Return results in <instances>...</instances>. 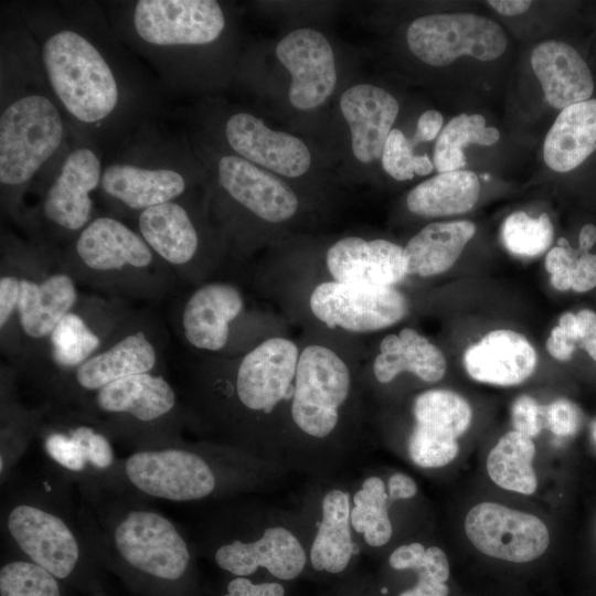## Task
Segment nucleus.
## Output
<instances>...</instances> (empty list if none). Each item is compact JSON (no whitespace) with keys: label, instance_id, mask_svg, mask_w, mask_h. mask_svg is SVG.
<instances>
[{"label":"nucleus","instance_id":"obj_13","mask_svg":"<svg viewBox=\"0 0 596 596\" xmlns=\"http://www.w3.org/2000/svg\"><path fill=\"white\" fill-rule=\"evenodd\" d=\"M124 472L143 494L169 501L200 500L216 488V477L205 459L183 448L137 450L125 460Z\"/></svg>","mask_w":596,"mask_h":596},{"label":"nucleus","instance_id":"obj_54","mask_svg":"<svg viewBox=\"0 0 596 596\" xmlns=\"http://www.w3.org/2000/svg\"><path fill=\"white\" fill-rule=\"evenodd\" d=\"M487 3L500 14L508 17L525 12L532 4L528 0H490Z\"/></svg>","mask_w":596,"mask_h":596},{"label":"nucleus","instance_id":"obj_28","mask_svg":"<svg viewBox=\"0 0 596 596\" xmlns=\"http://www.w3.org/2000/svg\"><path fill=\"white\" fill-rule=\"evenodd\" d=\"M339 104L350 127L354 157L363 163L381 158L398 114L396 98L375 85L358 84L344 91Z\"/></svg>","mask_w":596,"mask_h":596},{"label":"nucleus","instance_id":"obj_5","mask_svg":"<svg viewBox=\"0 0 596 596\" xmlns=\"http://www.w3.org/2000/svg\"><path fill=\"white\" fill-rule=\"evenodd\" d=\"M3 259L20 278L18 320L23 348L45 345L50 334L78 302L76 280L64 267L43 251H11Z\"/></svg>","mask_w":596,"mask_h":596},{"label":"nucleus","instance_id":"obj_12","mask_svg":"<svg viewBox=\"0 0 596 596\" xmlns=\"http://www.w3.org/2000/svg\"><path fill=\"white\" fill-rule=\"evenodd\" d=\"M103 163L96 149L78 145L60 161L40 200V219L71 242L94 219L92 193L100 188Z\"/></svg>","mask_w":596,"mask_h":596},{"label":"nucleus","instance_id":"obj_11","mask_svg":"<svg viewBox=\"0 0 596 596\" xmlns=\"http://www.w3.org/2000/svg\"><path fill=\"white\" fill-rule=\"evenodd\" d=\"M300 345L283 336H272L249 350L228 359L233 393L247 412L270 414L283 402H290Z\"/></svg>","mask_w":596,"mask_h":596},{"label":"nucleus","instance_id":"obj_17","mask_svg":"<svg viewBox=\"0 0 596 596\" xmlns=\"http://www.w3.org/2000/svg\"><path fill=\"white\" fill-rule=\"evenodd\" d=\"M127 321L120 300L79 297L44 347L51 362L66 375L108 345Z\"/></svg>","mask_w":596,"mask_h":596},{"label":"nucleus","instance_id":"obj_43","mask_svg":"<svg viewBox=\"0 0 596 596\" xmlns=\"http://www.w3.org/2000/svg\"><path fill=\"white\" fill-rule=\"evenodd\" d=\"M557 243L558 246L547 252L544 266L551 274L552 286L560 291H566L572 288L573 267L583 253L572 248L565 238H558Z\"/></svg>","mask_w":596,"mask_h":596},{"label":"nucleus","instance_id":"obj_25","mask_svg":"<svg viewBox=\"0 0 596 596\" xmlns=\"http://www.w3.org/2000/svg\"><path fill=\"white\" fill-rule=\"evenodd\" d=\"M181 199L162 203L137 215V231L172 270L183 276L193 273L199 259L201 235L190 210Z\"/></svg>","mask_w":596,"mask_h":596},{"label":"nucleus","instance_id":"obj_26","mask_svg":"<svg viewBox=\"0 0 596 596\" xmlns=\"http://www.w3.org/2000/svg\"><path fill=\"white\" fill-rule=\"evenodd\" d=\"M462 362L466 372L475 381L513 386L532 375L538 364V354L522 333L497 329L468 347Z\"/></svg>","mask_w":596,"mask_h":596},{"label":"nucleus","instance_id":"obj_46","mask_svg":"<svg viewBox=\"0 0 596 596\" xmlns=\"http://www.w3.org/2000/svg\"><path fill=\"white\" fill-rule=\"evenodd\" d=\"M596 287V254L583 253L576 259L572 272V288L586 292Z\"/></svg>","mask_w":596,"mask_h":596},{"label":"nucleus","instance_id":"obj_35","mask_svg":"<svg viewBox=\"0 0 596 596\" xmlns=\"http://www.w3.org/2000/svg\"><path fill=\"white\" fill-rule=\"evenodd\" d=\"M44 449L56 465L72 472H83L88 468L103 471L109 469L115 460L107 436L86 424L49 432Z\"/></svg>","mask_w":596,"mask_h":596},{"label":"nucleus","instance_id":"obj_3","mask_svg":"<svg viewBox=\"0 0 596 596\" xmlns=\"http://www.w3.org/2000/svg\"><path fill=\"white\" fill-rule=\"evenodd\" d=\"M68 125L47 84L22 85L2 94L1 198L13 216L32 181L61 151Z\"/></svg>","mask_w":596,"mask_h":596},{"label":"nucleus","instance_id":"obj_44","mask_svg":"<svg viewBox=\"0 0 596 596\" xmlns=\"http://www.w3.org/2000/svg\"><path fill=\"white\" fill-rule=\"evenodd\" d=\"M514 430L532 438L545 427V406L529 395L519 396L511 407Z\"/></svg>","mask_w":596,"mask_h":596},{"label":"nucleus","instance_id":"obj_30","mask_svg":"<svg viewBox=\"0 0 596 596\" xmlns=\"http://www.w3.org/2000/svg\"><path fill=\"white\" fill-rule=\"evenodd\" d=\"M446 369L441 350L413 328L383 337L372 364L375 379L383 384L404 372L426 383H436L444 377Z\"/></svg>","mask_w":596,"mask_h":596},{"label":"nucleus","instance_id":"obj_57","mask_svg":"<svg viewBox=\"0 0 596 596\" xmlns=\"http://www.w3.org/2000/svg\"><path fill=\"white\" fill-rule=\"evenodd\" d=\"M588 355L596 361V338L582 343Z\"/></svg>","mask_w":596,"mask_h":596},{"label":"nucleus","instance_id":"obj_10","mask_svg":"<svg viewBox=\"0 0 596 596\" xmlns=\"http://www.w3.org/2000/svg\"><path fill=\"white\" fill-rule=\"evenodd\" d=\"M308 307L319 322L350 333H369L402 321L408 313L407 297L396 287L359 286L332 279L318 283Z\"/></svg>","mask_w":596,"mask_h":596},{"label":"nucleus","instance_id":"obj_45","mask_svg":"<svg viewBox=\"0 0 596 596\" xmlns=\"http://www.w3.org/2000/svg\"><path fill=\"white\" fill-rule=\"evenodd\" d=\"M581 424V412L568 400L560 398L545 406V427L556 436L575 434Z\"/></svg>","mask_w":596,"mask_h":596},{"label":"nucleus","instance_id":"obj_14","mask_svg":"<svg viewBox=\"0 0 596 596\" xmlns=\"http://www.w3.org/2000/svg\"><path fill=\"white\" fill-rule=\"evenodd\" d=\"M6 528L26 560L57 579H66L77 568L82 545L74 530L56 512L38 503L19 502L9 509Z\"/></svg>","mask_w":596,"mask_h":596},{"label":"nucleus","instance_id":"obj_20","mask_svg":"<svg viewBox=\"0 0 596 596\" xmlns=\"http://www.w3.org/2000/svg\"><path fill=\"white\" fill-rule=\"evenodd\" d=\"M216 181L235 204L268 223L288 221L299 206L285 181L237 155L220 158Z\"/></svg>","mask_w":596,"mask_h":596},{"label":"nucleus","instance_id":"obj_42","mask_svg":"<svg viewBox=\"0 0 596 596\" xmlns=\"http://www.w3.org/2000/svg\"><path fill=\"white\" fill-rule=\"evenodd\" d=\"M413 148L405 135L400 129L393 128L387 136L381 157L385 172L397 181L411 180L414 174L430 173L434 163L426 155H414Z\"/></svg>","mask_w":596,"mask_h":596},{"label":"nucleus","instance_id":"obj_47","mask_svg":"<svg viewBox=\"0 0 596 596\" xmlns=\"http://www.w3.org/2000/svg\"><path fill=\"white\" fill-rule=\"evenodd\" d=\"M285 589L278 583L254 584L246 577L232 579L224 596H284Z\"/></svg>","mask_w":596,"mask_h":596},{"label":"nucleus","instance_id":"obj_50","mask_svg":"<svg viewBox=\"0 0 596 596\" xmlns=\"http://www.w3.org/2000/svg\"><path fill=\"white\" fill-rule=\"evenodd\" d=\"M426 549L421 543L402 545L393 551L390 565L395 570H415L422 561Z\"/></svg>","mask_w":596,"mask_h":596},{"label":"nucleus","instance_id":"obj_23","mask_svg":"<svg viewBox=\"0 0 596 596\" xmlns=\"http://www.w3.org/2000/svg\"><path fill=\"white\" fill-rule=\"evenodd\" d=\"M224 135L237 156L288 178L305 174L311 164V155L298 137L267 127L249 113H235L228 117Z\"/></svg>","mask_w":596,"mask_h":596},{"label":"nucleus","instance_id":"obj_37","mask_svg":"<svg viewBox=\"0 0 596 596\" xmlns=\"http://www.w3.org/2000/svg\"><path fill=\"white\" fill-rule=\"evenodd\" d=\"M500 138L494 127H487L479 114H460L441 129L434 148V167L441 172L461 170L467 159L464 148L470 143L492 146Z\"/></svg>","mask_w":596,"mask_h":596},{"label":"nucleus","instance_id":"obj_48","mask_svg":"<svg viewBox=\"0 0 596 596\" xmlns=\"http://www.w3.org/2000/svg\"><path fill=\"white\" fill-rule=\"evenodd\" d=\"M443 115L435 109L424 111L416 125V131L412 138L413 147L419 142H428L438 137L443 128Z\"/></svg>","mask_w":596,"mask_h":596},{"label":"nucleus","instance_id":"obj_29","mask_svg":"<svg viewBox=\"0 0 596 596\" xmlns=\"http://www.w3.org/2000/svg\"><path fill=\"white\" fill-rule=\"evenodd\" d=\"M531 66L553 108L563 110L593 94L594 81L587 63L565 42L549 40L535 45Z\"/></svg>","mask_w":596,"mask_h":596},{"label":"nucleus","instance_id":"obj_4","mask_svg":"<svg viewBox=\"0 0 596 596\" xmlns=\"http://www.w3.org/2000/svg\"><path fill=\"white\" fill-rule=\"evenodd\" d=\"M348 361L323 341L300 347L289 412L295 426L307 436L326 438L337 428L352 387Z\"/></svg>","mask_w":596,"mask_h":596},{"label":"nucleus","instance_id":"obj_19","mask_svg":"<svg viewBox=\"0 0 596 596\" xmlns=\"http://www.w3.org/2000/svg\"><path fill=\"white\" fill-rule=\"evenodd\" d=\"M158 361L150 329L128 320L108 345L65 376L73 392L93 394L123 377L155 372Z\"/></svg>","mask_w":596,"mask_h":596},{"label":"nucleus","instance_id":"obj_52","mask_svg":"<svg viewBox=\"0 0 596 596\" xmlns=\"http://www.w3.org/2000/svg\"><path fill=\"white\" fill-rule=\"evenodd\" d=\"M387 489L389 499L398 500L414 497L417 491V486L411 477L404 473H394L389 479Z\"/></svg>","mask_w":596,"mask_h":596},{"label":"nucleus","instance_id":"obj_56","mask_svg":"<svg viewBox=\"0 0 596 596\" xmlns=\"http://www.w3.org/2000/svg\"><path fill=\"white\" fill-rule=\"evenodd\" d=\"M596 243V226L594 224H585L578 236V251L581 253H589Z\"/></svg>","mask_w":596,"mask_h":596},{"label":"nucleus","instance_id":"obj_36","mask_svg":"<svg viewBox=\"0 0 596 596\" xmlns=\"http://www.w3.org/2000/svg\"><path fill=\"white\" fill-rule=\"evenodd\" d=\"M535 455L533 440L511 430L503 435L487 458V471L499 487L522 494H532L538 480L532 467Z\"/></svg>","mask_w":596,"mask_h":596},{"label":"nucleus","instance_id":"obj_8","mask_svg":"<svg viewBox=\"0 0 596 596\" xmlns=\"http://www.w3.org/2000/svg\"><path fill=\"white\" fill-rule=\"evenodd\" d=\"M409 51L432 66H446L461 55L492 61L502 55L508 40L494 21L473 13L427 14L406 32Z\"/></svg>","mask_w":596,"mask_h":596},{"label":"nucleus","instance_id":"obj_55","mask_svg":"<svg viewBox=\"0 0 596 596\" xmlns=\"http://www.w3.org/2000/svg\"><path fill=\"white\" fill-rule=\"evenodd\" d=\"M564 333L574 342H581V336L578 331V326L576 321V316L573 312H564L557 324Z\"/></svg>","mask_w":596,"mask_h":596},{"label":"nucleus","instance_id":"obj_49","mask_svg":"<svg viewBox=\"0 0 596 596\" xmlns=\"http://www.w3.org/2000/svg\"><path fill=\"white\" fill-rule=\"evenodd\" d=\"M418 575L417 584L398 596H448L449 587L434 575L424 570L415 571Z\"/></svg>","mask_w":596,"mask_h":596},{"label":"nucleus","instance_id":"obj_41","mask_svg":"<svg viewBox=\"0 0 596 596\" xmlns=\"http://www.w3.org/2000/svg\"><path fill=\"white\" fill-rule=\"evenodd\" d=\"M20 278L2 258L0 275V331L2 350L13 356L22 354L23 343L18 320Z\"/></svg>","mask_w":596,"mask_h":596},{"label":"nucleus","instance_id":"obj_18","mask_svg":"<svg viewBox=\"0 0 596 596\" xmlns=\"http://www.w3.org/2000/svg\"><path fill=\"white\" fill-rule=\"evenodd\" d=\"M276 55L291 75L288 95L295 108H317L334 91L333 51L319 31L308 28L291 31L277 43Z\"/></svg>","mask_w":596,"mask_h":596},{"label":"nucleus","instance_id":"obj_32","mask_svg":"<svg viewBox=\"0 0 596 596\" xmlns=\"http://www.w3.org/2000/svg\"><path fill=\"white\" fill-rule=\"evenodd\" d=\"M476 231V225L466 220L424 226L404 247L408 276L430 277L449 270Z\"/></svg>","mask_w":596,"mask_h":596},{"label":"nucleus","instance_id":"obj_58","mask_svg":"<svg viewBox=\"0 0 596 596\" xmlns=\"http://www.w3.org/2000/svg\"><path fill=\"white\" fill-rule=\"evenodd\" d=\"M592 434H593L594 439L596 440V421L594 422L592 426Z\"/></svg>","mask_w":596,"mask_h":596},{"label":"nucleus","instance_id":"obj_21","mask_svg":"<svg viewBox=\"0 0 596 596\" xmlns=\"http://www.w3.org/2000/svg\"><path fill=\"white\" fill-rule=\"evenodd\" d=\"M244 310V296L237 286L226 281L202 284L182 307V334L199 351L221 352L227 348L233 326Z\"/></svg>","mask_w":596,"mask_h":596},{"label":"nucleus","instance_id":"obj_22","mask_svg":"<svg viewBox=\"0 0 596 596\" xmlns=\"http://www.w3.org/2000/svg\"><path fill=\"white\" fill-rule=\"evenodd\" d=\"M330 279L359 286L396 287L407 276L404 247L387 240L345 236L327 251Z\"/></svg>","mask_w":596,"mask_h":596},{"label":"nucleus","instance_id":"obj_15","mask_svg":"<svg viewBox=\"0 0 596 596\" xmlns=\"http://www.w3.org/2000/svg\"><path fill=\"white\" fill-rule=\"evenodd\" d=\"M415 424L408 439L411 459L423 468H438L453 461L459 450L457 438L470 426L472 412L458 393L432 389L413 403Z\"/></svg>","mask_w":596,"mask_h":596},{"label":"nucleus","instance_id":"obj_7","mask_svg":"<svg viewBox=\"0 0 596 596\" xmlns=\"http://www.w3.org/2000/svg\"><path fill=\"white\" fill-rule=\"evenodd\" d=\"M225 22L224 12L214 0H138L128 14L131 38L161 56H172L180 47L216 41Z\"/></svg>","mask_w":596,"mask_h":596},{"label":"nucleus","instance_id":"obj_24","mask_svg":"<svg viewBox=\"0 0 596 596\" xmlns=\"http://www.w3.org/2000/svg\"><path fill=\"white\" fill-rule=\"evenodd\" d=\"M95 414L109 421L150 425L162 422L177 405V395L168 380L147 372L114 381L93 393Z\"/></svg>","mask_w":596,"mask_h":596},{"label":"nucleus","instance_id":"obj_27","mask_svg":"<svg viewBox=\"0 0 596 596\" xmlns=\"http://www.w3.org/2000/svg\"><path fill=\"white\" fill-rule=\"evenodd\" d=\"M219 567L236 576L254 574L265 567L273 576L288 581L306 565V553L297 538L283 526H273L252 542L234 540L221 545L214 555Z\"/></svg>","mask_w":596,"mask_h":596},{"label":"nucleus","instance_id":"obj_38","mask_svg":"<svg viewBox=\"0 0 596 596\" xmlns=\"http://www.w3.org/2000/svg\"><path fill=\"white\" fill-rule=\"evenodd\" d=\"M389 494L379 477L366 478L353 497L354 507L350 513L352 528L363 534L371 546H382L392 536V523L389 517Z\"/></svg>","mask_w":596,"mask_h":596},{"label":"nucleus","instance_id":"obj_2","mask_svg":"<svg viewBox=\"0 0 596 596\" xmlns=\"http://www.w3.org/2000/svg\"><path fill=\"white\" fill-rule=\"evenodd\" d=\"M61 260L75 280L119 296L159 297L172 283V269L138 231L110 215L94 217Z\"/></svg>","mask_w":596,"mask_h":596},{"label":"nucleus","instance_id":"obj_59","mask_svg":"<svg viewBox=\"0 0 596 596\" xmlns=\"http://www.w3.org/2000/svg\"><path fill=\"white\" fill-rule=\"evenodd\" d=\"M387 592L386 588H382V593L385 594Z\"/></svg>","mask_w":596,"mask_h":596},{"label":"nucleus","instance_id":"obj_16","mask_svg":"<svg viewBox=\"0 0 596 596\" xmlns=\"http://www.w3.org/2000/svg\"><path fill=\"white\" fill-rule=\"evenodd\" d=\"M465 532L481 553L513 563L540 557L550 542L549 530L538 517L496 502L472 507L465 519Z\"/></svg>","mask_w":596,"mask_h":596},{"label":"nucleus","instance_id":"obj_51","mask_svg":"<svg viewBox=\"0 0 596 596\" xmlns=\"http://www.w3.org/2000/svg\"><path fill=\"white\" fill-rule=\"evenodd\" d=\"M545 347L551 356L558 361L570 360L575 351V343L558 326L552 329L546 339Z\"/></svg>","mask_w":596,"mask_h":596},{"label":"nucleus","instance_id":"obj_40","mask_svg":"<svg viewBox=\"0 0 596 596\" xmlns=\"http://www.w3.org/2000/svg\"><path fill=\"white\" fill-rule=\"evenodd\" d=\"M0 596H62L58 579L43 567L13 560L0 568Z\"/></svg>","mask_w":596,"mask_h":596},{"label":"nucleus","instance_id":"obj_31","mask_svg":"<svg viewBox=\"0 0 596 596\" xmlns=\"http://www.w3.org/2000/svg\"><path fill=\"white\" fill-rule=\"evenodd\" d=\"M596 150V99H587L561 110L546 134L543 157L556 172L581 166Z\"/></svg>","mask_w":596,"mask_h":596},{"label":"nucleus","instance_id":"obj_34","mask_svg":"<svg viewBox=\"0 0 596 596\" xmlns=\"http://www.w3.org/2000/svg\"><path fill=\"white\" fill-rule=\"evenodd\" d=\"M321 508L322 518L310 549V562L317 571L340 573L348 566L354 549L349 496L331 490L323 497Z\"/></svg>","mask_w":596,"mask_h":596},{"label":"nucleus","instance_id":"obj_6","mask_svg":"<svg viewBox=\"0 0 596 596\" xmlns=\"http://www.w3.org/2000/svg\"><path fill=\"white\" fill-rule=\"evenodd\" d=\"M107 542L130 570L160 582H177L187 573L191 553L171 520L146 508L128 509L108 530Z\"/></svg>","mask_w":596,"mask_h":596},{"label":"nucleus","instance_id":"obj_33","mask_svg":"<svg viewBox=\"0 0 596 596\" xmlns=\"http://www.w3.org/2000/svg\"><path fill=\"white\" fill-rule=\"evenodd\" d=\"M480 182L475 172H441L413 188L406 198L411 212L425 217L464 214L478 201Z\"/></svg>","mask_w":596,"mask_h":596},{"label":"nucleus","instance_id":"obj_53","mask_svg":"<svg viewBox=\"0 0 596 596\" xmlns=\"http://www.w3.org/2000/svg\"><path fill=\"white\" fill-rule=\"evenodd\" d=\"M576 316L581 343L596 338V312L590 309H582Z\"/></svg>","mask_w":596,"mask_h":596},{"label":"nucleus","instance_id":"obj_9","mask_svg":"<svg viewBox=\"0 0 596 596\" xmlns=\"http://www.w3.org/2000/svg\"><path fill=\"white\" fill-rule=\"evenodd\" d=\"M189 181L173 160V149L134 150L103 168L100 191L124 211L139 214L149 207L181 199Z\"/></svg>","mask_w":596,"mask_h":596},{"label":"nucleus","instance_id":"obj_39","mask_svg":"<svg viewBox=\"0 0 596 596\" xmlns=\"http://www.w3.org/2000/svg\"><path fill=\"white\" fill-rule=\"evenodd\" d=\"M554 238V228L546 213L532 217L523 211L510 214L501 226L504 247L520 257H536L546 252Z\"/></svg>","mask_w":596,"mask_h":596},{"label":"nucleus","instance_id":"obj_1","mask_svg":"<svg viewBox=\"0 0 596 596\" xmlns=\"http://www.w3.org/2000/svg\"><path fill=\"white\" fill-rule=\"evenodd\" d=\"M40 30L35 35L41 71L68 124L91 136L119 124L131 91L105 39L63 15L49 19Z\"/></svg>","mask_w":596,"mask_h":596}]
</instances>
